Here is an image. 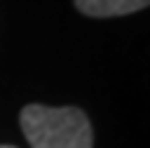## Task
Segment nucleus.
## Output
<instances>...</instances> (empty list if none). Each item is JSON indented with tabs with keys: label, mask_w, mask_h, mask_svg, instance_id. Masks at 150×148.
I'll return each mask as SVG.
<instances>
[{
	"label": "nucleus",
	"mask_w": 150,
	"mask_h": 148,
	"mask_svg": "<svg viewBox=\"0 0 150 148\" xmlns=\"http://www.w3.org/2000/svg\"><path fill=\"white\" fill-rule=\"evenodd\" d=\"M30 148H91L94 134L84 110L75 106L52 108L30 103L19 115Z\"/></svg>",
	"instance_id": "1"
},
{
	"label": "nucleus",
	"mask_w": 150,
	"mask_h": 148,
	"mask_svg": "<svg viewBox=\"0 0 150 148\" xmlns=\"http://www.w3.org/2000/svg\"><path fill=\"white\" fill-rule=\"evenodd\" d=\"M150 0H75V7L87 16H122L148 7Z\"/></svg>",
	"instance_id": "2"
},
{
	"label": "nucleus",
	"mask_w": 150,
	"mask_h": 148,
	"mask_svg": "<svg viewBox=\"0 0 150 148\" xmlns=\"http://www.w3.org/2000/svg\"><path fill=\"white\" fill-rule=\"evenodd\" d=\"M0 148H14V146H0Z\"/></svg>",
	"instance_id": "3"
}]
</instances>
